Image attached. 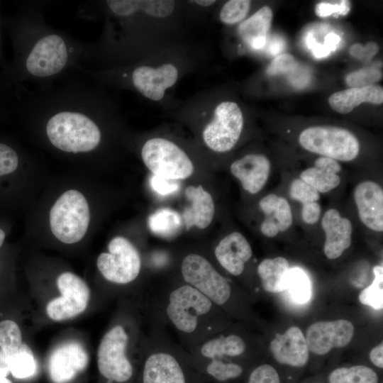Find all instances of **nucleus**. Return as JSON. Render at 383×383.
I'll use <instances>...</instances> for the list:
<instances>
[{"label":"nucleus","mask_w":383,"mask_h":383,"mask_svg":"<svg viewBox=\"0 0 383 383\" xmlns=\"http://www.w3.org/2000/svg\"><path fill=\"white\" fill-rule=\"evenodd\" d=\"M340 37L335 33H328L325 38H324V43L323 45L331 50V52L334 51L337 45L340 42Z\"/></svg>","instance_id":"50"},{"label":"nucleus","mask_w":383,"mask_h":383,"mask_svg":"<svg viewBox=\"0 0 383 383\" xmlns=\"http://www.w3.org/2000/svg\"><path fill=\"white\" fill-rule=\"evenodd\" d=\"M259 206L265 214L260 225L261 233L273 238L288 230L293 222L291 206L288 201L275 194H269L261 199Z\"/></svg>","instance_id":"23"},{"label":"nucleus","mask_w":383,"mask_h":383,"mask_svg":"<svg viewBox=\"0 0 383 383\" xmlns=\"http://www.w3.org/2000/svg\"><path fill=\"white\" fill-rule=\"evenodd\" d=\"M299 141L305 150L336 161H351L360 152L355 135L335 126H312L304 129Z\"/></svg>","instance_id":"12"},{"label":"nucleus","mask_w":383,"mask_h":383,"mask_svg":"<svg viewBox=\"0 0 383 383\" xmlns=\"http://www.w3.org/2000/svg\"><path fill=\"white\" fill-rule=\"evenodd\" d=\"M89 364L85 348L77 341H67L52 352L48 372L52 383H70L84 372Z\"/></svg>","instance_id":"16"},{"label":"nucleus","mask_w":383,"mask_h":383,"mask_svg":"<svg viewBox=\"0 0 383 383\" xmlns=\"http://www.w3.org/2000/svg\"><path fill=\"white\" fill-rule=\"evenodd\" d=\"M22 333L18 325L11 320L0 322V349L7 355L11 356L21 348Z\"/></svg>","instance_id":"32"},{"label":"nucleus","mask_w":383,"mask_h":383,"mask_svg":"<svg viewBox=\"0 0 383 383\" xmlns=\"http://www.w3.org/2000/svg\"><path fill=\"white\" fill-rule=\"evenodd\" d=\"M298 68V63L290 54L277 55L267 69L269 75L291 74Z\"/></svg>","instance_id":"40"},{"label":"nucleus","mask_w":383,"mask_h":383,"mask_svg":"<svg viewBox=\"0 0 383 383\" xmlns=\"http://www.w3.org/2000/svg\"><path fill=\"white\" fill-rule=\"evenodd\" d=\"M321 213V208L318 202L302 205L301 210V218L307 224L316 223L319 220Z\"/></svg>","instance_id":"43"},{"label":"nucleus","mask_w":383,"mask_h":383,"mask_svg":"<svg viewBox=\"0 0 383 383\" xmlns=\"http://www.w3.org/2000/svg\"><path fill=\"white\" fill-rule=\"evenodd\" d=\"M164 326L150 318V333L146 337L138 383H202L188 353L169 338Z\"/></svg>","instance_id":"7"},{"label":"nucleus","mask_w":383,"mask_h":383,"mask_svg":"<svg viewBox=\"0 0 383 383\" xmlns=\"http://www.w3.org/2000/svg\"><path fill=\"white\" fill-rule=\"evenodd\" d=\"M340 170L341 166L338 161L321 156L315 160L313 167L300 173L299 178L320 194L327 193L339 186L341 179L338 173Z\"/></svg>","instance_id":"26"},{"label":"nucleus","mask_w":383,"mask_h":383,"mask_svg":"<svg viewBox=\"0 0 383 383\" xmlns=\"http://www.w3.org/2000/svg\"><path fill=\"white\" fill-rule=\"evenodd\" d=\"M251 1L248 0H230L220 9L218 18L221 23L233 25L241 23L249 13Z\"/></svg>","instance_id":"35"},{"label":"nucleus","mask_w":383,"mask_h":383,"mask_svg":"<svg viewBox=\"0 0 383 383\" xmlns=\"http://www.w3.org/2000/svg\"><path fill=\"white\" fill-rule=\"evenodd\" d=\"M363 102L380 104L383 102L382 87L372 84L352 87L333 93L328 99L330 106L335 111L346 114Z\"/></svg>","instance_id":"25"},{"label":"nucleus","mask_w":383,"mask_h":383,"mask_svg":"<svg viewBox=\"0 0 383 383\" xmlns=\"http://www.w3.org/2000/svg\"><path fill=\"white\" fill-rule=\"evenodd\" d=\"M373 272V282L360 293L358 299L361 304L380 310L383 307V267H374Z\"/></svg>","instance_id":"33"},{"label":"nucleus","mask_w":383,"mask_h":383,"mask_svg":"<svg viewBox=\"0 0 383 383\" xmlns=\"http://www.w3.org/2000/svg\"><path fill=\"white\" fill-rule=\"evenodd\" d=\"M353 333L354 327L349 321H322L315 322L309 327L305 338L309 351L323 355L334 348H343L348 345Z\"/></svg>","instance_id":"17"},{"label":"nucleus","mask_w":383,"mask_h":383,"mask_svg":"<svg viewBox=\"0 0 383 383\" xmlns=\"http://www.w3.org/2000/svg\"><path fill=\"white\" fill-rule=\"evenodd\" d=\"M88 4L104 17L100 38L84 46L82 62L94 70L129 65L190 40L189 28L199 19L191 1L106 0Z\"/></svg>","instance_id":"1"},{"label":"nucleus","mask_w":383,"mask_h":383,"mask_svg":"<svg viewBox=\"0 0 383 383\" xmlns=\"http://www.w3.org/2000/svg\"><path fill=\"white\" fill-rule=\"evenodd\" d=\"M181 279L192 285L223 311L233 299V289L229 280L222 275L204 255L191 252L179 265Z\"/></svg>","instance_id":"11"},{"label":"nucleus","mask_w":383,"mask_h":383,"mask_svg":"<svg viewBox=\"0 0 383 383\" xmlns=\"http://www.w3.org/2000/svg\"><path fill=\"white\" fill-rule=\"evenodd\" d=\"M270 349L274 360L281 365L303 367L309 360V350L306 338L296 326L289 328L283 334L277 333L270 343Z\"/></svg>","instance_id":"19"},{"label":"nucleus","mask_w":383,"mask_h":383,"mask_svg":"<svg viewBox=\"0 0 383 383\" xmlns=\"http://www.w3.org/2000/svg\"><path fill=\"white\" fill-rule=\"evenodd\" d=\"M289 195L292 199L299 201L302 205L318 202L320 199V193L300 178H296L292 182Z\"/></svg>","instance_id":"36"},{"label":"nucleus","mask_w":383,"mask_h":383,"mask_svg":"<svg viewBox=\"0 0 383 383\" xmlns=\"http://www.w3.org/2000/svg\"><path fill=\"white\" fill-rule=\"evenodd\" d=\"M382 79V72L376 67H366L353 72L345 77V82L350 88L374 84Z\"/></svg>","instance_id":"37"},{"label":"nucleus","mask_w":383,"mask_h":383,"mask_svg":"<svg viewBox=\"0 0 383 383\" xmlns=\"http://www.w3.org/2000/svg\"><path fill=\"white\" fill-rule=\"evenodd\" d=\"M246 383H281L278 372L269 364L255 367L248 374Z\"/></svg>","instance_id":"39"},{"label":"nucleus","mask_w":383,"mask_h":383,"mask_svg":"<svg viewBox=\"0 0 383 383\" xmlns=\"http://www.w3.org/2000/svg\"><path fill=\"white\" fill-rule=\"evenodd\" d=\"M287 289L297 303H306L311 298V289L309 279L305 272L299 268L290 269Z\"/></svg>","instance_id":"34"},{"label":"nucleus","mask_w":383,"mask_h":383,"mask_svg":"<svg viewBox=\"0 0 383 383\" xmlns=\"http://www.w3.org/2000/svg\"><path fill=\"white\" fill-rule=\"evenodd\" d=\"M246 340L240 334L223 330L187 351L191 362L216 361L222 363H239L246 353Z\"/></svg>","instance_id":"15"},{"label":"nucleus","mask_w":383,"mask_h":383,"mask_svg":"<svg viewBox=\"0 0 383 383\" xmlns=\"http://www.w3.org/2000/svg\"><path fill=\"white\" fill-rule=\"evenodd\" d=\"M56 283L61 295L48 302L46 306L48 317L55 321H62L83 313L90 299V289L87 283L70 272L60 274Z\"/></svg>","instance_id":"14"},{"label":"nucleus","mask_w":383,"mask_h":383,"mask_svg":"<svg viewBox=\"0 0 383 383\" xmlns=\"http://www.w3.org/2000/svg\"><path fill=\"white\" fill-rule=\"evenodd\" d=\"M370 360L374 365L383 368V343L381 342L378 345L373 348L370 353Z\"/></svg>","instance_id":"47"},{"label":"nucleus","mask_w":383,"mask_h":383,"mask_svg":"<svg viewBox=\"0 0 383 383\" xmlns=\"http://www.w3.org/2000/svg\"><path fill=\"white\" fill-rule=\"evenodd\" d=\"M182 218L169 208L157 209L148 218V226L155 235L169 238L177 235L182 226Z\"/></svg>","instance_id":"29"},{"label":"nucleus","mask_w":383,"mask_h":383,"mask_svg":"<svg viewBox=\"0 0 383 383\" xmlns=\"http://www.w3.org/2000/svg\"><path fill=\"white\" fill-rule=\"evenodd\" d=\"M108 252L101 253L96 266L101 275L109 282L124 285L135 281L142 267L140 255L127 238L116 236L108 245Z\"/></svg>","instance_id":"13"},{"label":"nucleus","mask_w":383,"mask_h":383,"mask_svg":"<svg viewBox=\"0 0 383 383\" xmlns=\"http://www.w3.org/2000/svg\"><path fill=\"white\" fill-rule=\"evenodd\" d=\"M252 255L251 246L238 232H232L222 238L214 249L219 265L233 276H240Z\"/></svg>","instance_id":"22"},{"label":"nucleus","mask_w":383,"mask_h":383,"mask_svg":"<svg viewBox=\"0 0 383 383\" xmlns=\"http://www.w3.org/2000/svg\"><path fill=\"white\" fill-rule=\"evenodd\" d=\"M148 311L173 328L186 351L222 331L227 324L223 311L182 279L156 293Z\"/></svg>","instance_id":"5"},{"label":"nucleus","mask_w":383,"mask_h":383,"mask_svg":"<svg viewBox=\"0 0 383 383\" xmlns=\"http://www.w3.org/2000/svg\"><path fill=\"white\" fill-rule=\"evenodd\" d=\"M140 323L131 331L132 326L123 321L116 322L103 335L97 350L96 363L106 383H131L137 376L138 368L133 360L131 349L134 342L140 339Z\"/></svg>","instance_id":"8"},{"label":"nucleus","mask_w":383,"mask_h":383,"mask_svg":"<svg viewBox=\"0 0 383 383\" xmlns=\"http://www.w3.org/2000/svg\"><path fill=\"white\" fill-rule=\"evenodd\" d=\"M257 271L265 291L278 293L287 289L290 267L286 258L265 259L257 266Z\"/></svg>","instance_id":"28"},{"label":"nucleus","mask_w":383,"mask_h":383,"mask_svg":"<svg viewBox=\"0 0 383 383\" xmlns=\"http://www.w3.org/2000/svg\"><path fill=\"white\" fill-rule=\"evenodd\" d=\"M185 195L190 201V206L186 207L182 213L187 228L189 230L194 226L206 228L211 223L215 212L211 195L201 185L188 187Z\"/></svg>","instance_id":"24"},{"label":"nucleus","mask_w":383,"mask_h":383,"mask_svg":"<svg viewBox=\"0 0 383 383\" xmlns=\"http://www.w3.org/2000/svg\"><path fill=\"white\" fill-rule=\"evenodd\" d=\"M230 170L245 191L255 194L266 184L271 171V163L265 155L250 153L233 162Z\"/></svg>","instance_id":"20"},{"label":"nucleus","mask_w":383,"mask_h":383,"mask_svg":"<svg viewBox=\"0 0 383 383\" xmlns=\"http://www.w3.org/2000/svg\"><path fill=\"white\" fill-rule=\"evenodd\" d=\"M7 357L10 374L15 379L26 380L36 375L37 362L27 344L23 343L16 353Z\"/></svg>","instance_id":"30"},{"label":"nucleus","mask_w":383,"mask_h":383,"mask_svg":"<svg viewBox=\"0 0 383 383\" xmlns=\"http://www.w3.org/2000/svg\"><path fill=\"white\" fill-rule=\"evenodd\" d=\"M284 47L283 40L279 37H275L267 45V52L272 55H277L283 50Z\"/></svg>","instance_id":"49"},{"label":"nucleus","mask_w":383,"mask_h":383,"mask_svg":"<svg viewBox=\"0 0 383 383\" xmlns=\"http://www.w3.org/2000/svg\"><path fill=\"white\" fill-rule=\"evenodd\" d=\"M210 54L206 44L190 40L129 65L94 70L80 65L75 70L100 86L132 91L168 111L182 102L171 99L168 91L184 77L202 69L209 62Z\"/></svg>","instance_id":"4"},{"label":"nucleus","mask_w":383,"mask_h":383,"mask_svg":"<svg viewBox=\"0 0 383 383\" xmlns=\"http://www.w3.org/2000/svg\"><path fill=\"white\" fill-rule=\"evenodd\" d=\"M350 9L348 1H322L316 5L315 12L320 17H326L331 15H346Z\"/></svg>","instance_id":"41"},{"label":"nucleus","mask_w":383,"mask_h":383,"mask_svg":"<svg viewBox=\"0 0 383 383\" xmlns=\"http://www.w3.org/2000/svg\"><path fill=\"white\" fill-rule=\"evenodd\" d=\"M328 383H379V377L372 368L365 365L338 367L328 377Z\"/></svg>","instance_id":"31"},{"label":"nucleus","mask_w":383,"mask_h":383,"mask_svg":"<svg viewBox=\"0 0 383 383\" xmlns=\"http://www.w3.org/2000/svg\"><path fill=\"white\" fill-rule=\"evenodd\" d=\"M140 152L144 165L157 177L179 180L188 178L194 172L191 157L171 138L155 135L145 139Z\"/></svg>","instance_id":"9"},{"label":"nucleus","mask_w":383,"mask_h":383,"mask_svg":"<svg viewBox=\"0 0 383 383\" xmlns=\"http://www.w3.org/2000/svg\"><path fill=\"white\" fill-rule=\"evenodd\" d=\"M321 226L326 236L324 254L330 260L337 259L351 245L352 223L337 209H329L323 214Z\"/></svg>","instance_id":"21"},{"label":"nucleus","mask_w":383,"mask_h":383,"mask_svg":"<svg viewBox=\"0 0 383 383\" xmlns=\"http://www.w3.org/2000/svg\"><path fill=\"white\" fill-rule=\"evenodd\" d=\"M378 50V46L374 43H367L365 47L360 44H355L350 48V54L360 59L370 58Z\"/></svg>","instance_id":"44"},{"label":"nucleus","mask_w":383,"mask_h":383,"mask_svg":"<svg viewBox=\"0 0 383 383\" xmlns=\"http://www.w3.org/2000/svg\"><path fill=\"white\" fill-rule=\"evenodd\" d=\"M5 233L4 231L0 228V248L2 245L4 240L5 239Z\"/></svg>","instance_id":"52"},{"label":"nucleus","mask_w":383,"mask_h":383,"mask_svg":"<svg viewBox=\"0 0 383 383\" xmlns=\"http://www.w3.org/2000/svg\"><path fill=\"white\" fill-rule=\"evenodd\" d=\"M305 42L307 48L311 50L316 58L325 57L331 52L323 44L317 43L311 33H307Z\"/></svg>","instance_id":"45"},{"label":"nucleus","mask_w":383,"mask_h":383,"mask_svg":"<svg viewBox=\"0 0 383 383\" xmlns=\"http://www.w3.org/2000/svg\"><path fill=\"white\" fill-rule=\"evenodd\" d=\"M19 161L18 151L10 144L0 141V177L16 171Z\"/></svg>","instance_id":"38"},{"label":"nucleus","mask_w":383,"mask_h":383,"mask_svg":"<svg viewBox=\"0 0 383 383\" xmlns=\"http://www.w3.org/2000/svg\"><path fill=\"white\" fill-rule=\"evenodd\" d=\"M354 200L361 222L376 232L383 231V190L376 182L365 180L356 185Z\"/></svg>","instance_id":"18"},{"label":"nucleus","mask_w":383,"mask_h":383,"mask_svg":"<svg viewBox=\"0 0 383 383\" xmlns=\"http://www.w3.org/2000/svg\"><path fill=\"white\" fill-rule=\"evenodd\" d=\"M10 374L8 357L0 349V383H13L8 377Z\"/></svg>","instance_id":"46"},{"label":"nucleus","mask_w":383,"mask_h":383,"mask_svg":"<svg viewBox=\"0 0 383 383\" xmlns=\"http://www.w3.org/2000/svg\"><path fill=\"white\" fill-rule=\"evenodd\" d=\"M1 6V1H0ZM4 28V16H2L0 11V67L1 70H4L8 65L9 62L6 61L4 57L2 48V30Z\"/></svg>","instance_id":"51"},{"label":"nucleus","mask_w":383,"mask_h":383,"mask_svg":"<svg viewBox=\"0 0 383 383\" xmlns=\"http://www.w3.org/2000/svg\"><path fill=\"white\" fill-rule=\"evenodd\" d=\"M44 5L31 2L4 17V28L13 49V60L0 74V92L7 96L18 94L26 82L46 89L81 65L84 43L48 26Z\"/></svg>","instance_id":"3"},{"label":"nucleus","mask_w":383,"mask_h":383,"mask_svg":"<svg viewBox=\"0 0 383 383\" xmlns=\"http://www.w3.org/2000/svg\"><path fill=\"white\" fill-rule=\"evenodd\" d=\"M11 100L0 92V118L9 116L13 112V103H10Z\"/></svg>","instance_id":"48"},{"label":"nucleus","mask_w":383,"mask_h":383,"mask_svg":"<svg viewBox=\"0 0 383 383\" xmlns=\"http://www.w3.org/2000/svg\"><path fill=\"white\" fill-rule=\"evenodd\" d=\"M174 118L199 126L203 145L215 153L232 150L242 135L245 119L240 105L223 98L215 87L192 95L175 108L165 111Z\"/></svg>","instance_id":"6"},{"label":"nucleus","mask_w":383,"mask_h":383,"mask_svg":"<svg viewBox=\"0 0 383 383\" xmlns=\"http://www.w3.org/2000/svg\"><path fill=\"white\" fill-rule=\"evenodd\" d=\"M13 111L43 131L55 149L67 154H89L99 149L107 125L120 123L116 101L96 83L69 74L60 84L39 89L26 88L14 100Z\"/></svg>","instance_id":"2"},{"label":"nucleus","mask_w":383,"mask_h":383,"mask_svg":"<svg viewBox=\"0 0 383 383\" xmlns=\"http://www.w3.org/2000/svg\"><path fill=\"white\" fill-rule=\"evenodd\" d=\"M90 211L85 196L79 191L65 192L52 206L49 221L52 234L61 242L72 244L85 235Z\"/></svg>","instance_id":"10"},{"label":"nucleus","mask_w":383,"mask_h":383,"mask_svg":"<svg viewBox=\"0 0 383 383\" xmlns=\"http://www.w3.org/2000/svg\"><path fill=\"white\" fill-rule=\"evenodd\" d=\"M272 19L271 9L265 6L240 23L238 26V35L249 48L260 50L267 44V34Z\"/></svg>","instance_id":"27"},{"label":"nucleus","mask_w":383,"mask_h":383,"mask_svg":"<svg viewBox=\"0 0 383 383\" xmlns=\"http://www.w3.org/2000/svg\"><path fill=\"white\" fill-rule=\"evenodd\" d=\"M151 188L160 195H168L179 189L177 180L167 179L152 174L150 179Z\"/></svg>","instance_id":"42"}]
</instances>
